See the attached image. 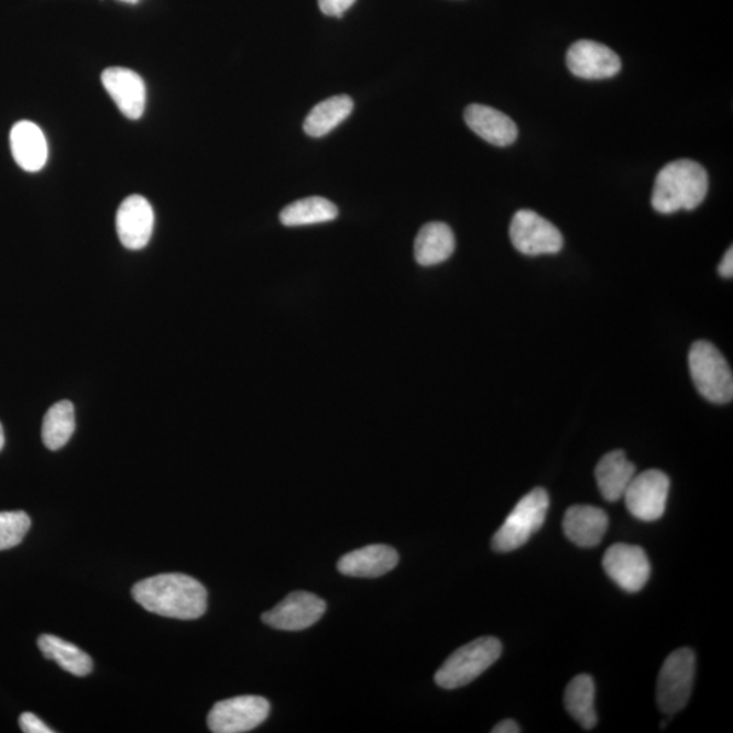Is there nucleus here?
Wrapping results in <instances>:
<instances>
[{
	"mask_svg": "<svg viewBox=\"0 0 733 733\" xmlns=\"http://www.w3.org/2000/svg\"><path fill=\"white\" fill-rule=\"evenodd\" d=\"M132 597L144 610L166 619L197 620L207 611L206 587L183 573L156 575L139 581Z\"/></svg>",
	"mask_w": 733,
	"mask_h": 733,
	"instance_id": "nucleus-1",
	"label": "nucleus"
},
{
	"mask_svg": "<svg viewBox=\"0 0 733 733\" xmlns=\"http://www.w3.org/2000/svg\"><path fill=\"white\" fill-rule=\"evenodd\" d=\"M709 177L700 163L678 160L668 163L657 174L652 190V207L656 212L670 215L685 209L691 211L705 200Z\"/></svg>",
	"mask_w": 733,
	"mask_h": 733,
	"instance_id": "nucleus-2",
	"label": "nucleus"
},
{
	"mask_svg": "<svg viewBox=\"0 0 733 733\" xmlns=\"http://www.w3.org/2000/svg\"><path fill=\"white\" fill-rule=\"evenodd\" d=\"M502 652V643L497 638H477L448 657L436 672L435 682L447 690L463 688L492 667Z\"/></svg>",
	"mask_w": 733,
	"mask_h": 733,
	"instance_id": "nucleus-3",
	"label": "nucleus"
},
{
	"mask_svg": "<svg viewBox=\"0 0 733 733\" xmlns=\"http://www.w3.org/2000/svg\"><path fill=\"white\" fill-rule=\"evenodd\" d=\"M550 505L549 494L535 488L519 500L503 526L493 535L494 551L508 553L522 548L544 526Z\"/></svg>",
	"mask_w": 733,
	"mask_h": 733,
	"instance_id": "nucleus-4",
	"label": "nucleus"
},
{
	"mask_svg": "<svg viewBox=\"0 0 733 733\" xmlns=\"http://www.w3.org/2000/svg\"><path fill=\"white\" fill-rule=\"evenodd\" d=\"M692 382L703 398L729 404L733 398V375L723 353L712 342L697 341L689 352Z\"/></svg>",
	"mask_w": 733,
	"mask_h": 733,
	"instance_id": "nucleus-5",
	"label": "nucleus"
},
{
	"mask_svg": "<svg viewBox=\"0 0 733 733\" xmlns=\"http://www.w3.org/2000/svg\"><path fill=\"white\" fill-rule=\"evenodd\" d=\"M696 675V655L690 648L674 650L657 679V705L668 715L688 705Z\"/></svg>",
	"mask_w": 733,
	"mask_h": 733,
	"instance_id": "nucleus-6",
	"label": "nucleus"
},
{
	"mask_svg": "<svg viewBox=\"0 0 733 733\" xmlns=\"http://www.w3.org/2000/svg\"><path fill=\"white\" fill-rule=\"evenodd\" d=\"M510 238L517 252L526 255L556 254L564 247L561 231L532 209H521L514 215Z\"/></svg>",
	"mask_w": 733,
	"mask_h": 733,
	"instance_id": "nucleus-7",
	"label": "nucleus"
},
{
	"mask_svg": "<svg viewBox=\"0 0 733 733\" xmlns=\"http://www.w3.org/2000/svg\"><path fill=\"white\" fill-rule=\"evenodd\" d=\"M264 697L241 696L215 703L208 714V726L215 733H243L258 729L270 715Z\"/></svg>",
	"mask_w": 733,
	"mask_h": 733,
	"instance_id": "nucleus-8",
	"label": "nucleus"
},
{
	"mask_svg": "<svg viewBox=\"0 0 733 733\" xmlns=\"http://www.w3.org/2000/svg\"><path fill=\"white\" fill-rule=\"evenodd\" d=\"M670 479L660 470H645L633 477L624 497L627 511L643 522L659 521L666 512Z\"/></svg>",
	"mask_w": 733,
	"mask_h": 733,
	"instance_id": "nucleus-9",
	"label": "nucleus"
},
{
	"mask_svg": "<svg viewBox=\"0 0 733 733\" xmlns=\"http://www.w3.org/2000/svg\"><path fill=\"white\" fill-rule=\"evenodd\" d=\"M326 611V603L314 593H289L277 606L263 614L264 624L273 630L298 632L317 624Z\"/></svg>",
	"mask_w": 733,
	"mask_h": 733,
	"instance_id": "nucleus-10",
	"label": "nucleus"
},
{
	"mask_svg": "<svg viewBox=\"0 0 733 733\" xmlns=\"http://www.w3.org/2000/svg\"><path fill=\"white\" fill-rule=\"evenodd\" d=\"M604 572L627 592H638L647 584L650 564L647 553L636 545L615 544L603 557Z\"/></svg>",
	"mask_w": 733,
	"mask_h": 733,
	"instance_id": "nucleus-11",
	"label": "nucleus"
},
{
	"mask_svg": "<svg viewBox=\"0 0 733 733\" xmlns=\"http://www.w3.org/2000/svg\"><path fill=\"white\" fill-rule=\"evenodd\" d=\"M567 66L576 77L608 79L621 72L620 56L597 41L580 40L568 50Z\"/></svg>",
	"mask_w": 733,
	"mask_h": 733,
	"instance_id": "nucleus-12",
	"label": "nucleus"
},
{
	"mask_svg": "<svg viewBox=\"0 0 733 733\" xmlns=\"http://www.w3.org/2000/svg\"><path fill=\"white\" fill-rule=\"evenodd\" d=\"M154 209L143 196L127 197L116 217V229L122 247L141 250L147 247L154 230Z\"/></svg>",
	"mask_w": 733,
	"mask_h": 733,
	"instance_id": "nucleus-13",
	"label": "nucleus"
},
{
	"mask_svg": "<svg viewBox=\"0 0 733 733\" xmlns=\"http://www.w3.org/2000/svg\"><path fill=\"white\" fill-rule=\"evenodd\" d=\"M102 85L125 118H142L147 91L141 75L128 68H108L102 73Z\"/></svg>",
	"mask_w": 733,
	"mask_h": 733,
	"instance_id": "nucleus-14",
	"label": "nucleus"
},
{
	"mask_svg": "<svg viewBox=\"0 0 733 733\" xmlns=\"http://www.w3.org/2000/svg\"><path fill=\"white\" fill-rule=\"evenodd\" d=\"M464 121L471 131L497 147H507L517 139L515 121L486 105L471 103L464 110Z\"/></svg>",
	"mask_w": 733,
	"mask_h": 733,
	"instance_id": "nucleus-15",
	"label": "nucleus"
},
{
	"mask_svg": "<svg viewBox=\"0 0 733 733\" xmlns=\"http://www.w3.org/2000/svg\"><path fill=\"white\" fill-rule=\"evenodd\" d=\"M397 550L387 545H370L347 553L337 564L339 572L351 578H380L398 566Z\"/></svg>",
	"mask_w": 733,
	"mask_h": 733,
	"instance_id": "nucleus-16",
	"label": "nucleus"
},
{
	"mask_svg": "<svg viewBox=\"0 0 733 733\" xmlns=\"http://www.w3.org/2000/svg\"><path fill=\"white\" fill-rule=\"evenodd\" d=\"M564 533L570 543L580 548H593L602 543L609 527V516L592 505H573L562 522Z\"/></svg>",
	"mask_w": 733,
	"mask_h": 733,
	"instance_id": "nucleus-17",
	"label": "nucleus"
},
{
	"mask_svg": "<svg viewBox=\"0 0 733 733\" xmlns=\"http://www.w3.org/2000/svg\"><path fill=\"white\" fill-rule=\"evenodd\" d=\"M11 153L19 166L29 173H36L48 161V143L44 132L32 121H20L10 132Z\"/></svg>",
	"mask_w": 733,
	"mask_h": 733,
	"instance_id": "nucleus-18",
	"label": "nucleus"
},
{
	"mask_svg": "<svg viewBox=\"0 0 733 733\" xmlns=\"http://www.w3.org/2000/svg\"><path fill=\"white\" fill-rule=\"evenodd\" d=\"M634 475H636V467L621 450L606 453L599 461L595 469L599 491H601L604 500L611 503L619 502L624 497Z\"/></svg>",
	"mask_w": 733,
	"mask_h": 733,
	"instance_id": "nucleus-19",
	"label": "nucleus"
},
{
	"mask_svg": "<svg viewBox=\"0 0 733 733\" xmlns=\"http://www.w3.org/2000/svg\"><path fill=\"white\" fill-rule=\"evenodd\" d=\"M456 250V237L446 223L430 222L422 227L415 241V258L423 266L445 263Z\"/></svg>",
	"mask_w": 733,
	"mask_h": 733,
	"instance_id": "nucleus-20",
	"label": "nucleus"
},
{
	"mask_svg": "<svg viewBox=\"0 0 733 733\" xmlns=\"http://www.w3.org/2000/svg\"><path fill=\"white\" fill-rule=\"evenodd\" d=\"M352 98L346 95L335 96L319 102L307 114L304 130L308 136L322 138L339 127L352 113Z\"/></svg>",
	"mask_w": 733,
	"mask_h": 733,
	"instance_id": "nucleus-21",
	"label": "nucleus"
},
{
	"mask_svg": "<svg viewBox=\"0 0 733 733\" xmlns=\"http://www.w3.org/2000/svg\"><path fill=\"white\" fill-rule=\"evenodd\" d=\"M564 702L568 713L584 730H592L597 725L595 683L590 675L581 674L570 680Z\"/></svg>",
	"mask_w": 733,
	"mask_h": 733,
	"instance_id": "nucleus-22",
	"label": "nucleus"
},
{
	"mask_svg": "<svg viewBox=\"0 0 733 733\" xmlns=\"http://www.w3.org/2000/svg\"><path fill=\"white\" fill-rule=\"evenodd\" d=\"M37 645L45 659L56 661L64 671L73 674L75 677H86L92 671L91 657L77 645L64 642L52 634H43L39 638Z\"/></svg>",
	"mask_w": 733,
	"mask_h": 733,
	"instance_id": "nucleus-23",
	"label": "nucleus"
},
{
	"mask_svg": "<svg viewBox=\"0 0 733 733\" xmlns=\"http://www.w3.org/2000/svg\"><path fill=\"white\" fill-rule=\"evenodd\" d=\"M339 217V209L324 197H307L291 203L281 212V222L287 227H299L331 222Z\"/></svg>",
	"mask_w": 733,
	"mask_h": 733,
	"instance_id": "nucleus-24",
	"label": "nucleus"
},
{
	"mask_svg": "<svg viewBox=\"0 0 733 733\" xmlns=\"http://www.w3.org/2000/svg\"><path fill=\"white\" fill-rule=\"evenodd\" d=\"M75 430V409L69 401L51 406L44 417L43 441L46 448L52 451L61 450L73 438Z\"/></svg>",
	"mask_w": 733,
	"mask_h": 733,
	"instance_id": "nucleus-25",
	"label": "nucleus"
},
{
	"mask_svg": "<svg viewBox=\"0 0 733 733\" xmlns=\"http://www.w3.org/2000/svg\"><path fill=\"white\" fill-rule=\"evenodd\" d=\"M31 525V517L26 512H0V551L19 546L26 537Z\"/></svg>",
	"mask_w": 733,
	"mask_h": 733,
	"instance_id": "nucleus-26",
	"label": "nucleus"
},
{
	"mask_svg": "<svg viewBox=\"0 0 733 733\" xmlns=\"http://www.w3.org/2000/svg\"><path fill=\"white\" fill-rule=\"evenodd\" d=\"M20 726L22 732L25 733H54V730H51L48 725L43 723V720L31 712L21 714Z\"/></svg>",
	"mask_w": 733,
	"mask_h": 733,
	"instance_id": "nucleus-27",
	"label": "nucleus"
},
{
	"mask_svg": "<svg viewBox=\"0 0 733 733\" xmlns=\"http://www.w3.org/2000/svg\"><path fill=\"white\" fill-rule=\"evenodd\" d=\"M354 2L357 0H318L319 9L329 17H341Z\"/></svg>",
	"mask_w": 733,
	"mask_h": 733,
	"instance_id": "nucleus-28",
	"label": "nucleus"
},
{
	"mask_svg": "<svg viewBox=\"0 0 733 733\" xmlns=\"http://www.w3.org/2000/svg\"><path fill=\"white\" fill-rule=\"evenodd\" d=\"M720 276L731 278L733 276V249L730 248L725 253L723 261L719 265Z\"/></svg>",
	"mask_w": 733,
	"mask_h": 733,
	"instance_id": "nucleus-29",
	"label": "nucleus"
},
{
	"mask_svg": "<svg viewBox=\"0 0 733 733\" xmlns=\"http://www.w3.org/2000/svg\"><path fill=\"white\" fill-rule=\"evenodd\" d=\"M521 726L517 725L516 721L507 719L503 720L502 723H499L492 730L493 733H519Z\"/></svg>",
	"mask_w": 733,
	"mask_h": 733,
	"instance_id": "nucleus-30",
	"label": "nucleus"
},
{
	"mask_svg": "<svg viewBox=\"0 0 733 733\" xmlns=\"http://www.w3.org/2000/svg\"><path fill=\"white\" fill-rule=\"evenodd\" d=\"M3 447H4V430L2 424H0V451L3 450Z\"/></svg>",
	"mask_w": 733,
	"mask_h": 733,
	"instance_id": "nucleus-31",
	"label": "nucleus"
},
{
	"mask_svg": "<svg viewBox=\"0 0 733 733\" xmlns=\"http://www.w3.org/2000/svg\"><path fill=\"white\" fill-rule=\"evenodd\" d=\"M120 2L135 4L139 2V0H120Z\"/></svg>",
	"mask_w": 733,
	"mask_h": 733,
	"instance_id": "nucleus-32",
	"label": "nucleus"
}]
</instances>
